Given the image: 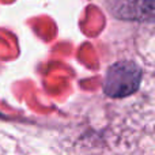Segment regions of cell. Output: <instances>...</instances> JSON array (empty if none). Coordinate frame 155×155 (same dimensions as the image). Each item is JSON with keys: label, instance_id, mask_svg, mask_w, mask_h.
Instances as JSON below:
<instances>
[{"label": "cell", "instance_id": "2", "mask_svg": "<svg viewBox=\"0 0 155 155\" xmlns=\"http://www.w3.org/2000/svg\"><path fill=\"white\" fill-rule=\"evenodd\" d=\"M110 12L128 21H148L154 18V0H106Z\"/></svg>", "mask_w": 155, "mask_h": 155}, {"label": "cell", "instance_id": "1", "mask_svg": "<svg viewBox=\"0 0 155 155\" xmlns=\"http://www.w3.org/2000/svg\"><path fill=\"white\" fill-rule=\"evenodd\" d=\"M143 79L142 68L134 61L110 65L104 80V93L110 98H125L136 93Z\"/></svg>", "mask_w": 155, "mask_h": 155}]
</instances>
